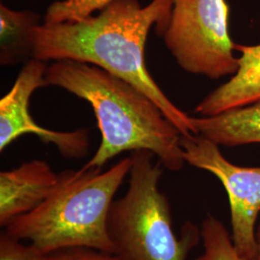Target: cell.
<instances>
[{
  "instance_id": "5",
  "label": "cell",
  "mask_w": 260,
  "mask_h": 260,
  "mask_svg": "<svg viewBox=\"0 0 260 260\" xmlns=\"http://www.w3.org/2000/svg\"><path fill=\"white\" fill-rule=\"evenodd\" d=\"M225 0H174L164 43L183 71L220 79L238 69Z\"/></svg>"
},
{
  "instance_id": "11",
  "label": "cell",
  "mask_w": 260,
  "mask_h": 260,
  "mask_svg": "<svg viewBox=\"0 0 260 260\" xmlns=\"http://www.w3.org/2000/svg\"><path fill=\"white\" fill-rule=\"evenodd\" d=\"M37 13L0 5V64L15 66L33 58L35 29L41 25Z\"/></svg>"
},
{
  "instance_id": "13",
  "label": "cell",
  "mask_w": 260,
  "mask_h": 260,
  "mask_svg": "<svg viewBox=\"0 0 260 260\" xmlns=\"http://www.w3.org/2000/svg\"><path fill=\"white\" fill-rule=\"evenodd\" d=\"M112 0H57L52 2L43 19L45 23L78 20L103 9Z\"/></svg>"
},
{
  "instance_id": "4",
  "label": "cell",
  "mask_w": 260,
  "mask_h": 260,
  "mask_svg": "<svg viewBox=\"0 0 260 260\" xmlns=\"http://www.w3.org/2000/svg\"><path fill=\"white\" fill-rule=\"evenodd\" d=\"M127 192L114 201L108 233L114 254L121 260H186L202 237L188 222L180 238L174 233L167 197L159 189L161 162L148 150L132 151Z\"/></svg>"
},
{
  "instance_id": "14",
  "label": "cell",
  "mask_w": 260,
  "mask_h": 260,
  "mask_svg": "<svg viewBox=\"0 0 260 260\" xmlns=\"http://www.w3.org/2000/svg\"><path fill=\"white\" fill-rule=\"evenodd\" d=\"M47 255L31 244H24L6 232L0 235V260H47Z\"/></svg>"
},
{
  "instance_id": "15",
  "label": "cell",
  "mask_w": 260,
  "mask_h": 260,
  "mask_svg": "<svg viewBox=\"0 0 260 260\" xmlns=\"http://www.w3.org/2000/svg\"><path fill=\"white\" fill-rule=\"evenodd\" d=\"M47 260H121L114 253L88 248H72L47 255Z\"/></svg>"
},
{
  "instance_id": "6",
  "label": "cell",
  "mask_w": 260,
  "mask_h": 260,
  "mask_svg": "<svg viewBox=\"0 0 260 260\" xmlns=\"http://www.w3.org/2000/svg\"><path fill=\"white\" fill-rule=\"evenodd\" d=\"M186 163L211 173L222 182L230 200L233 241L245 260H256L255 223L260 212V167H240L226 160L219 145L202 135L180 136Z\"/></svg>"
},
{
  "instance_id": "12",
  "label": "cell",
  "mask_w": 260,
  "mask_h": 260,
  "mask_svg": "<svg viewBox=\"0 0 260 260\" xmlns=\"http://www.w3.org/2000/svg\"><path fill=\"white\" fill-rule=\"evenodd\" d=\"M204 252L194 260H245L234 247L222 222L213 216H207L202 223Z\"/></svg>"
},
{
  "instance_id": "1",
  "label": "cell",
  "mask_w": 260,
  "mask_h": 260,
  "mask_svg": "<svg viewBox=\"0 0 260 260\" xmlns=\"http://www.w3.org/2000/svg\"><path fill=\"white\" fill-rule=\"evenodd\" d=\"M174 0H112L98 15L57 23L43 22L35 29L33 58L47 62L72 60L96 66L132 84L163 112L181 136L196 134L191 117L162 92L149 73L145 47L149 31L163 36Z\"/></svg>"
},
{
  "instance_id": "10",
  "label": "cell",
  "mask_w": 260,
  "mask_h": 260,
  "mask_svg": "<svg viewBox=\"0 0 260 260\" xmlns=\"http://www.w3.org/2000/svg\"><path fill=\"white\" fill-rule=\"evenodd\" d=\"M197 131L219 146L260 144V102L203 118L191 117Z\"/></svg>"
},
{
  "instance_id": "8",
  "label": "cell",
  "mask_w": 260,
  "mask_h": 260,
  "mask_svg": "<svg viewBox=\"0 0 260 260\" xmlns=\"http://www.w3.org/2000/svg\"><path fill=\"white\" fill-rule=\"evenodd\" d=\"M59 174L46 161L34 159L0 173V225L29 213L54 189Z\"/></svg>"
},
{
  "instance_id": "2",
  "label": "cell",
  "mask_w": 260,
  "mask_h": 260,
  "mask_svg": "<svg viewBox=\"0 0 260 260\" xmlns=\"http://www.w3.org/2000/svg\"><path fill=\"white\" fill-rule=\"evenodd\" d=\"M46 79L47 85L64 89L93 108L102 142L86 167L102 168L124 151L148 150L170 171L183 168L181 134L132 84L96 66L72 60L47 67Z\"/></svg>"
},
{
  "instance_id": "7",
  "label": "cell",
  "mask_w": 260,
  "mask_h": 260,
  "mask_svg": "<svg viewBox=\"0 0 260 260\" xmlns=\"http://www.w3.org/2000/svg\"><path fill=\"white\" fill-rule=\"evenodd\" d=\"M46 62L30 59L21 69L8 93L0 101V151L13 142L33 134L45 144L54 145L68 159H78L87 154L89 149L88 130L69 132L54 131L40 126L29 111V101L37 89L47 86Z\"/></svg>"
},
{
  "instance_id": "9",
  "label": "cell",
  "mask_w": 260,
  "mask_h": 260,
  "mask_svg": "<svg viewBox=\"0 0 260 260\" xmlns=\"http://www.w3.org/2000/svg\"><path fill=\"white\" fill-rule=\"evenodd\" d=\"M240 52L238 69L233 77L219 86L197 105L196 113L210 117L260 102V44L235 45Z\"/></svg>"
},
{
  "instance_id": "16",
  "label": "cell",
  "mask_w": 260,
  "mask_h": 260,
  "mask_svg": "<svg viewBox=\"0 0 260 260\" xmlns=\"http://www.w3.org/2000/svg\"><path fill=\"white\" fill-rule=\"evenodd\" d=\"M256 244H257V258L256 260H260V225L258 230L256 231Z\"/></svg>"
},
{
  "instance_id": "3",
  "label": "cell",
  "mask_w": 260,
  "mask_h": 260,
  "mask_svg": "<svg viewBox=\"0 0 260 260\" xmlns=\"http://www.w3.org/2000/svg\"><path fill=\"white\" fill-rule=\"evenodd\" d=\"M131 166L129 156L105 172L102 168L84 165L80 170L60 173L46 201L11 221L5 232L45 254L72 248L114 253L108 215Z\"/></svg>"
}]
</instances>
